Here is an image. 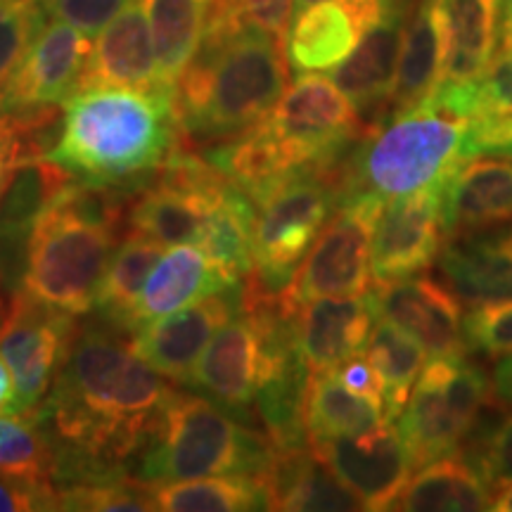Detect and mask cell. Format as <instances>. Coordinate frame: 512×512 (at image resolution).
Segmentation results:
<instances>
[{"label": "cell", "instance_id": "cell-49", "mask_svg": "<svg viewBox=\"0 0 512 512\" xmlns=\"http://www.w3.org/2000/svg\"><path fill=\"white\" fill-rule=\"evenodd\" d=\"M494 510L512 512V482L501 486L498 496H494Z\"/></svg>", "mask_w": 512, "mask_h": 512}, {"label": "cell", "instance_id": "cell-16", "mask_svg": "<svg viewBox=\"0 0 512 512\" xmlns=\"http://www.w3.org/2000/svg\"><path fill=\"white\" fill-rule=\"evenodd\" d=\"M411 5H394L380 22L363 34L347 60L332 69V81L356 107L358 117H366V136L389 117L396 86V69L406 34V19Z\"/></svg>", "mask_w": 512, "mask_h": 512}, {"label": "cell", "instance_id": "cell-31", "mask_svg": "<svg viewBox=\"0 0 512 512\" xmlns=\"http://www.w3.org/2000/svg\"><path fill=\"white\" fill-rule=\"evenodd\" d=\"M0 477L57 491V448L36 408L0 415Z\"/></svg>", "mask_w": 512, "mask_h": 512}, {"label": "cell", "instance_id": "cell-19", "mask_svg": "<svg viewBox=\"0 0 512 512\" xmlns=\"http://www.w3.org/2000/svg\"><path fill=\"white\" fill-rule=\"evenodd\" d=\"M268 370V354L259 330L245 313L233 316L216 332L197 363L188 387L230 413H245L254 406Z\"/></svg>", "mask_w": 512, "mask_h": 512}, {"label": "cell", "instance_id": "cell-1", "mask_svg": "<svg viewBox=\"0 0 512 512\" xmlns=\"http://www.w3.org/2000/svg\"><path fill=\"white\" fill-rule=\"evenodd\" d=\"M119 332L114 325L74 328L48 399L36 406L57 448V489L124 477L174 392Z\"/></svg>", "mask_w": 512, "mask_h": 512}, {"label": "cell", "instance_id": "cell-17", "mask_svg": "<svg viewBox=\"0 0 512 512\" xmlns=\"http://www.w3.org/2000/svg\"><path fill=\"white\" fill-rule=\"evenodd\" d=\"M375 318L389 320L418 339L432 356H463V313L458 299L432 278L394 280L368 292Z\"/></svg>", "mask_w": 512, "mask_h": 512}, {"label": "cell", "instance_id": "cell-30", "mask_svg": "<svg viewBox=\"0 0 512 512\" xmlns=\"http://www.w3.org/2000/svg\"><path fill=\"white\" fill-rule=\"evenodd\" d=\"M155 508L164 512L271 510L259 475H216L152 484Z\"/></svg>", "mask_w": 512, "mask_h": 512}, {"label": "cell", "instance_id": "cell-25", "mask_svg": "<svg viewBox=\"0 0 512 512\" xmlns=\"http://www.w3.org/2000/svg\"><path fill=\"white\" fill-rule=\"evenodd\" d=\"M444 69V29L437 0H418L413 19L406 24L396 69V86L389 117L425 105L437 91Z\"/></svg>", "mask_w": 512, "mask_h": 512}, {"label": "cell", "instance_id": "cell-21", "mask_svg": "<svg viewBox=\"0 0 512 512\" xmlns=\"http://www.w3.org/2000/svg\"><path fill=\"white\" fill-rule=\"evenodd\" d=\"M439 271L458 299L470 306L512 299V221L448 238Z\"/></svg>", "mask_w": 512, "mask_h": 512}, {"label": "cell", "instance_id": "cell-34", "mask_svg": "<svg viewBox=\"0 0 512 512\" xmlns=\"http://www.w3.org/2000/svg\"><path fill=\"white\" fill-rule=\"evenodd\" d=\"M72 181V171L48 157L17 166L15 178L0 202V230L31 233L38 216Z\"/></svg>", "mask_w": 512, "mask_h": 512}, {"label": "cell", "instance_id": "cell-27", "mask_svg": "<svg viewBox=\"0 0 512 512\" xmlns=\"http://www.w3.org/2000/svg\"><path fill=\"white\" fill-rule=\"evenodd\" d=\"M394 510L406 512H482L494 510V496L463 458H439L408 479Z\"/></svg>", "mask_w": 512, "mask_h": 512}, {"label": "cell", "instance_id": "cell-39", "mask_svg": "<svg viewBox=\"0 0 512 512\" xmlns=\"http://www.w3.org/2000/svg\"><path fill=\"white\" fill-rule=\"evenodd\" d=\"M465 347L489 356L512 354V299L472 306L463 318Z\"/></svg>", "mask_w": 512, "mask_h": 512}, {"label": "cell", "instance_id": "cell-44", "mask_svg": "<svg viewBox=\"0 0 512 512\" xmlns=\"http://www.w3.org/2000/svg\"><path fill=\"white\" fill-rule=\"evenodd\" d=\"M335 375L339 377V382H342L344 387L351 389V392L384 403L380 377H377L373 363H370L366 356L358 354L354 358H349L347 363H342V366L335 370Z\"/></svg>", "mask_w": 512, "mask_h": 512}, {"label": "cell", "instance_id": "cell-50", "mask_svg": "<svg viewBox=\"0 0 512 512\" xmlns=\"http://www.w3.org/2000/svg\"><path fill=\"white\" fill-rule=\"evenodd\" d=\"M8 292L10 290H8V285H5V275H3V271H0V330H3L5 320H8V316H10V304H8V299H5V294Z\"/></svg>", "mask_w": 512, "mask_h": 512}, {"label": "cell", "instance_id": "cell-9", "mask_svg": "<svg viewBox=\"0 0 512 512\" xmlns=\"http://www.w3.org/2000/svg\"><path fill=\"white\" fill-rule=\"evenodd\" d=\"M285 171L328 166L344 147L366 136L356 107L328 76L299 74L297 81L259 121Z\"/></svg>", "mask_w": 512, "mask_h": 512}, {"label": "cell", "instance_id": "cell-4", "mask_svg": "<svg viewBox=\"0 0 512 512\" xmlns=\"http://www.w3.org/2000/svg\"><path fill=\"white\" fill-rule=\"evenodd\" d=\"M275 453L266 432L235 422L207 396L171 392L133 465L150 484L216 475H261Z\"/></svg>", "mask_w": 512, "mask_h": 512}, {"label": "cell", "instance_id": "cell-10", "mask_svg": "<svg viewBox=\"0 0 512 512\" xmlns=\"http://www.w3.org/2000/svg\"><path fill=\"white\" fill-rule=\"evenodd\" d=\"M382 204V197L370 192L344 197L342 209L320 230L287 287L294 304L368 294L373 278V233Z\"/></svg>", "mask_w": 512, "mask_h": 512}, {"label": "cell", "instance_id": "cell-35", "mask_svg": "<svg viewBox=\"0 0 512 512\" xmlns=\"http://www.w3.org/2000/svg\"><path fill=\"white\" fill-rule=\"evenodd\" d=\"M425 105L470 121L512 114V46L498 50L475 86L458 93H437Z\"/></svg>", "mask_w": 512, "mask_h": 512}, {"label": "cell", "instance_id": "cell-12", "mask_svg": "<svg viewBox=\"0 0 512 512\" xmlns=\"http://www.w3.org/2000/svg\"><path fill=\"white\" fill-rule=\"evenodd\" d=\"M309 446L366 510H392L411 479V453L389 418L363 434Z\"/></svg>", "mask_w": 512, "mask_h": 512}, {"label": "cell", "instance_id": "cell-3", "mask_svg": "<svg viewBox=\"0 0 512 512\" xmlns=\"http://www.w3.org/2000/svg\"><path fill=\"white\" fill-rule=\"evenodd\" d=\"M174 100L93 88L64 102L62 133L48 159L98 183H140L181 145Z\"/></svg>", "mask_w": 512, "mask_h": 512}, {"label": "cell", "instance_id": "cell-26", "mask_svg": "<svg viewBox=\"0 0 512 512\" xmlns=\"http://www.w3.org/2000/svg\"><path fill=\"white\" fill-rule=\"evenodd\" d=\"M302 418L309 444H318V441L373 430L387 420V413L382 401L351 392L339 382L335 370H330V373H309Z\"/></svg>", "mask_w": 512, "mask_h": 512}, {"label": "cell", "instance_id": "cell-6", "mask_svg": "<svg viewBox=\"0 0 512 512\" xmlns=\"http://www.w3.org/2000/svg\"><path fill=\"white\" fill-rule=\"evenodd\" d=\"M339 197L335 181L323 166L290 171L249 197L256 207L254 264L249 275L273 290L290 287Z\"/></svg>", "mask_w": 512, "mask_h": 512}, {"label": "cell", "instance_id": "cell-41", "mask_svg": "<svg viewBox=\"0 0 512 512\" xmlns=\"http://www.w3.org/2000/svg\"><path fill=\"white\" fill-rule=\"evenodd\" d=\"M508 157L512 159V114L470 121L460 159Z\"/></svg>", "mask_w": 512, "mask_h": 512}, {"label": "cell", "instance_id": "cell-38", "mask_svg": "<svg viewBox=\"0 0 512 512\" xmlns=\"http://www.w3.org/2000/svg\"><path fill=\"white\" fill-rule=\"evenodd\" d=\"M46 19L41 0H0V98Z\"/></svg>", "mask_w": 512, "mask_h": 512}, {"label": "cell", "instance_id": "cell-11", "mask_svg": "<svg viewBox=\"0 0 512 512\" xmlns=\"http://www.w3.org/2000/svg\"><path fill=\"white\" fill-rule=\"evenodd\" d=\"M72 335V313L38 302L22 287L12 292L10 316L0 330V356L15 377L10 413L34 411L43 401L67 356Z\"/></svg>", "mask_w": 512, "mask_h": 512}, {"label": "cell", "instance_id": "cell-46", "mask_svg": "<svg viewBox=\"0 0 512 512\" xmlns=\"http://www.w3.org/2000/svg\"><path fill=\"white\" fill-rule=\"evenodd\" d=\"M12 401H15V377L5 358L0 356V415L10 413Z\"/></svg>", "mask_w": 512, "mask_h": 512}, {"label": "cell", "instance_id": "cell-32", "mask_svg": "<svg viewBox=\"0 0 512 512\" xmlns=\"http://www.w3.org/2000/svg\"><path fill=\"white\" fill-rule=\"evenodd\" d=\"M162 247L164 245L145 238L136 230H131L119 242L105 278H102L98 299H95V311H98L100 320L128 332L131 313L136 309L140 294H143L145 280L150 278L152 268L162 259Z\"/></svg>", "mask_w": 512, "mask_h": 512}, {"label": "cell", "instance_id": "cell-36", "mask_svg": "<svg viewBox=\"0 0 512 512\" xmlns=\"http://www.w3.org/2000/svg\"><path fill=\"white\" fill-rule=\"evenodd\" d=\"M57 510L72 512H155L152 484L138 477H110L57 489Z\"/></svg>", "mask_w": 512, "mask_h": 512}, {"label": "cell", "instance_id": "cell-48", "mask_svg": "<svg viewBox=\"0 0 512 512\" xmlns=\"http://www.w3.org/2000/svg\"><path fill=\"white\" fill-rule=\"evenodd\" d=\"M15 169H17L15 164L8 162V159L0 155V202H3L5 192H8L12 178H15Z\"/></svg>", "mask_w": 512, "mask_h": 512}, {"label": "cell", "instance_id": "cell-43", "mask_svg": "<svg viewBox=\"0 0 512 512\" xmlns=\"http://www.w3.org/2000/svg\"><path fill=\"white\" fill-rule=\"evenodd\" d=\"M57 510V491H43L36 486L0 477V512Z\"/></svg>", "mask_w": 512, "mask_h": 512}, {"label": "cell", "instance_id": "cell-42", "mask_svg": "<svg viewBox=\"0 0 512 512\" xmlns=\"http://www.w3.org/2000/svg\"><path fill=\"white\" fill-rule=\"evenodd\" d=\"M475 470L486 484L498 486V489L512 482V415L498 425L494 437L479 456Z\"/></svg>", "mask_w": 512, "mask_h": 512}, {"label": "cell", "instance_id": "cell-22", "mask_svg": "<svg viewBox=\"0 0 512 512\" xmlns=\"http://www.w3.org/2000/svg\"><path fill=\"white\" fill-rule=\"evenodd\" d=\"M512 221V162L460 159L441 183L446 238Z\"/></svg>", "mask_w": 512, "mask_h": 512}, {"label": "cell", "instance_id": "cell-13", "mask_svg": "<svg viewBox=\"0 0 512 512\" xmlns=\"http://www.w3.org/2000/svg\"><path fill=\"white\" fill-rule=\"evenodd\" d=\"M441 233V185L382 204L370 256L375 285L425 271L437 259Z\"/></svg>", "mask_w": 512, "mask_h": 512}, {"label": "cell", "instance_id": "cell-51", "mask_svg": "<svg viewBox=\"0 0 512 512\" xmlns=\"http://www.w3.org/2000/svg\"><path fill=\"white\" fill-rule=\"evenodd\" d=\"M316 3H320V0H294V12L309 8V5H316Z\"/></svg>", "mask_w": 512, "mask_h": 512}, {"label": "cell", "instance_id": "cell-2", "mask_svg": "<svg viewBox=\"0 0 512 512\" xmlns=\"http://www.w3.org/2000/svg\"><path fill=\"white\" fill-rule=\"evenodd\" d=\"M285 43L261 29H204L176 83L174 110L185 140H223L259 124L287 86Z\"/></svg>", "mask_w": 512, "mask_h": 512}, {"label": "cell", "instance_id": "cell-20", "mask_svg": "<svg viewBox=\"0 0 512 512\" xmlns=\"http://www.w3.org/2000/svg\"><path fill=\"white\" fill-rule=\"evenodd\" d=\"M375 311L368 294L320 297L306 302L294 316V344L309 373H330L363 354Z\"/></svg>", "mask_w": 512, "mask_h": 512}, {"label": "cell", "instance_id": "cell-15", "mask_svg": "<svg viewBox=\"0 0 512 512\" xmlns=\"http://www.w3.org/2000/svg\"><path fill=\"white\" fill-rule=\"evenodd\" d=\"M91 53V41L81 29L60 22V19L46 22L29 46L27 55L19 62L15 74L10 76L0 105H64L72 95L79 93Z\"/></svg>", "mask_w": 512, "mask_h": 512}, {"label": "cell", "instance_id": "cell-37", "mask_svg": "<svg viewBox=\"0 0 512 512\" xmlns=\"http://www.w3.org/2000/svg\"><path fill=\"white\" fill-rule=\"evenodd\" d=\"M292 12L294 0H214L204 29L226 31V34L261 29L285 43Z\"/></svg>", "mask_w": 512, "mask_h": 512}, {"label": "cell", "instance_id": "cell-33", "mask_svg": "<svg viewBox=\"0 0 512 512\" xmlns=\"http://www.w3.org/2000/svg\"><path fill=\"white\" fill-rule=\"evenodd\" d=\"M363 356L373 363L380 377L384 413L389 420H396L406 408L415 382L425 368L427 349L406 330L380 318V323L370 330Z\"/></svg>", "mask_w": 512, "mask_h": 512}, {"label": "cell", "instance_id": "cell-47", "mask_svg": "<svg viewBox=\"0 0 512 512\" xmlns=\"http://www.w3.org/2000/svg\"><path fill=\"white\" fill-rule=\"evenodd\" d=\"M498 43L512 46V0H498Z\"/></svg>", "mask_w": 512, "mask_h": 512}, {"label": "cell", "instance_id": "cell-14", "mask_svg": "<svg viewBox=\"0 0 512 512\" xmlns=\"http://www.w3.org/2000/svg\"><path fill=\"white\" fill-rule=\"evenodd\" d=\"M238 287L214 292L181 311L152 320L131 339L133 349L166 380L190 384L211 339L235 313H240Z\"/></svg>", "mask_w": 512, "mask_h": 512}, {"label": "cell", "instance_id": "cell-8", "mask_svg": "<svg viewBox=\"0 0 512 512\" xmlns=\"http://www.w3.org/2000/svg\"><path fill=\"white\" fill-rule=\"evenodd\" d=\"M489 396L491 384L477 366L463 356H434L396 425L413 467L456 456Z\"/></svg>", "mask_w": 512, "mask_h": 512}, {"label": "cell", "instance_id": "cell-29", "mask_svg": "<svg viewBox=\"0 0 512 512\" xmlns=\"http://www.w3.org/2000/svg\"><path fill=\"white\" fill-rule=\"evenodd\" d=\"M254 226L256 207L247 192L230 183L223 190L221 200L204 223L197 245L214 261V266L226 275L230 285H240V280L252 271L254 264Z\"/></svg>", "mask_w": 512, "mask_h": 512}, {"label": "cell", "instance_id": "cell-28", "mask_svg": "<svg viewBox=\"0 0 512 512\" xmlns=\"http://www.w3.org/2000/svg\"><path fill=\"white\" fill-rule=\"evenodd\" d=\"M152 41L157 67L166 91L176 95V83L200 46L214 0H140Z\"/></svg>", "mask_w": 512, "mask_h": 512}, {"label": "cell", "instance_id": "cell-18", "mask_svg": "<svg viewBox=\"0 0 512 512\" xmlns=\"http://www.w3.org/2000/svg\"><path fill=\"white\" fill-rule=\"evenodd\" d=\"M93 88H124V91L164 95L174 100V93L166 91L159 76L155 41L140 0H131L100 31L83 72L79 93Z\"/></svg>", "mask_w": 512, "mask_h": 512}, {"label": "cell", "instance_id": "cell-40", "mask_svg": "<svg viewBox=\"0 0 512 512\" xmlns=\"http://www.w3.org/2000/svg\"><path fill=\"white\" fill-rule=\"evenodd\" d=\"M131 0H41L48 17L72 24L83 34H100Z\"/></svg>", "mask_w": 512, "mask_h": 512}, {"label": "cell", "instance_id": "cell-45", "mask_svg": "<svg viewBox=\"0 0 512 512\" xmlns=\"http://www.w3.org/2000/svg\"><path fill=\"white\" fill-rule=\"evenodd\" d=\"M491 394L505 406H512V354H503L501 361L494 366L491 377Z\"/></svg>", "mask_w": 512, "mask_h": 512}, {"label": "cell", "instance_id": "cell-7", "mask_svg": "<svg viewBox=\"0 0 512 512\" xmlns=\"http://www.w3.org/2000/svg\"><path fill=\"white\" fill-rule=\"evenodd\" d=\"M121 238L46 209L29 233L22 290L57 311L83 316L95 299Z\"/></svg>", "mask_w": 512, "mask_h": 512}, {"label": "cell", "instance_id": "cell-23", "mask_svg": "<svg viewBox=\"0 0 512 512\" xmlns=\"http://www.w3.org/2000/svg\"><path fill=\"white\" fill-rule=\"evenodd\" d=\"M444 69L437 93H458L482 79L498 43V0H437Z\"/></svg>", "mask_w": 512, "mask_h": 512}, {"label": "cell", "instance_id": "cell-24", "mask_svg": "<svg viewBox=\"0 0 512 512\" xmlns=\"http://www.w3.org/2000/svg\"><path fill=\"white\" fill-rule=\"evenodd\" d=\"M228 278L200 247L178 245L162 254L143 287L136 309L131 313L128 332H138L152 320L169 316L200 302L214 292L230 290Z\"/></svg>", "mask_w": 512, "mask_h": 512}, {"label": "cell", "instance_id": "cell-5", "mask_svg": "<svg viewBox=\"0 0 512 512\" xmlns=\"http://www.w3.org/2000/svg\"><path fill=\"white\" fill-rule=\"evenodd\" d=\"M467 128L470 119L427 105L394 114L387 126L363 136L344 164L342 197L370 192L394 200L441 185L460 162Z\"/></svg>", "mask_w": 512, "mask_h": 512}]
</instances>
